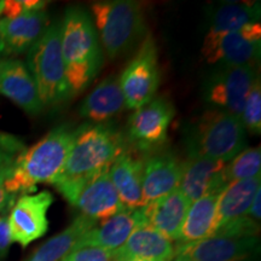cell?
Instances as JSON below:
<instances>
[{"label": "cell", "instance_id": "17", "mask_svg": "<svg viewBox=\"0 0 261 261\" xmlns=\"http://www.w3.org/2000/svg\"><path fill=\"white\" fill-rule=\"evenodd\" d=\"M71 205L85 217L94 221L109 219L119 212L126 210L114 188L109 171L103 172L83 188Z\"/></svg>", "mask_w": 261, "mask_h": 261}, {"label": "cell", "instance_id": "12", "mask_svg": "<svg viewBox=\"0 0 261 261\" xmlns=\"http://www.w3.org/2000/svg\"><path fill=\"white\" fill-rule=\"evenodd\" d=\"M257 253L259 236L254 234H215L177 246V256L194 261H255Z\"/></svg>", "mask_w": 261, "mask_h": 261}, {"label": "cell", "instance_id": "28", "mask_svg": "<svg viewBox=\"0 0 261 261\" xmlns=\"http://www.w3.org/2000/svg\"><path fill=\"white\" fill-rule=\"evenodd\" d=\"M244 129L260 135L261 132V84L259 75L250 87L240 117Z\"/></svg>", "mask_w": 261, "mask_h": 261}, {"label": "cell", "instance_id": "34", "mask_svg": "<svg viewBox=\"0 0 261 261\" xmlns=\"http://www.w3.org/2000/svg\"><path fill=\"white\" fill-rule=\"evenodd\" d=\"M247 218L255 224L260 223V219H261V189L256 192L255 197H254L252 204H250L249 211H248V213H247Z\"/></svg>", "mask_w": 261, "mask_h": 261}, {"label": "cell", "instance_id": "24", "mask_svg": "<svg viewBox=\"0 0 261 261\" xmlns=\"http://www.w3.org/2000/svg\"><path fill=\"white\" fill-rule=\"evenodd\" d=\"M219 194L204 196L190 203L179 233L178 244L198 242L215 232V218Z\"/></svg>", "mask_w": 261, "mask_h": 261}, {"label": "cell", "instance_id": "22", "mask_svg": "<svg viewBox=\"0 0 261 261\" xmlns=\"http://www.w3.org/2000/svg\"><path fill=\"white\" fill-rule=\"evenodd\" d=\"M127 109L119 76H108L81 103L80 115L92 123H104Z\"/></svg>", "mask_w": 261, "mask_h": 261}, {"label": "cell", "instance_id": "5", "mask_svg": "<svg viewBox=\"0 0 261 261\" xmlns=\"http://www.w3.org/2000/svg\"><path fill=\"white\" fill-rule=\"evenodd\" d=\"M93 24L109 58L128 52L144 37L146 24L142 5L132 0H107L91 5Z\"/></svg>", "mask_w": 261, "mask_h": 261}, {"label": "cell", "instance_id": "16", "mask_svg": "<svg viewBox=\"0 0 261 261\" xmlns=\"http://www.w3.org/2000/svg\"><path fill=\"white\" fill-rule=\"evenodd\" d=\"M181 168L182 162L171 152L149 156L143 165V204L177 190L181 178Z\"/></svg>", "mask_w": 261, "mask_h": 261}, {"label": "cell", "instance_id": "7", "mask_svg": "<svg viewBox=\"0 0 261 261\" xmlns=\"http://www.w3.org/2000/svg\"><path fill=\"white\" fill-rule=\"evenodd\" d=\"M257 75L255 67L215 65L203 81L204 102L211 109L240 119L246 98Z\"/></svg>", "mask_w": 261, "mask_h": 261}, {"label": "cell", "instance_id": "3", "mask_svg": "<svg viewBox=\"0 0 261 261\" xmlns=\"http://www.w3.org/2000/svg\"><path fill=\"white\" fill-rule=\"evenodd\" d=\"M61 50L71 96L90 86L103 67L104 54L93 21L86 11L69 8L61 22Z\"/></svg>", "mask_w": 261, "mask_h": 261}, {"label": "cell", "instance_id": "35", "mask_svg": "<svg viewBox=\"0 0 261 261\" xmlns=\"http://www.w3.org/2000/svg\"><path fill=\"white\" fill-rule=\"evenodd\" d=\"M2 8H3V2L0 0V14H2ZM0 54H4V44H3L2 34H0Z\"/></svg>", "mask_w": 261, "mask_h": 261}, {"label": "cell", "instance_id": "9", "mask_svg": "<svg viewBox=\"0 0 261 261\" xmlns=\"http://www.w3.org/2000/svg\"><path fill=\"white\" fill-rule=\"evenodd\" d=\"M126 108L137 110L154 99L160 86V67L156 42L146 35L138 52L119 76Z\"/></svg>", "mask_w": 261, "mask_h": 261}, {"label": "cell", "instance_id": "11", "mask_svg": "<svg viewBox=\"0 0 261 261\" xmlns=\"http://www.w3.org/2000/svg\"><path fill=\"white\" fill-rule=\"evenodd\" d=\"M54 203L50 191L18 196L8 215L11 241L27 247L47 232V212Z\"/></svg>", "mask_w": 261, "mask_h": 261}, {"label": "cell", "instance_id": "4", "mask_svg": "<svg viewBox=\"0 0 261 261\" xmlns=\"http://www.w3.org/2000/svg\"><path fill=\"white\" fill-rule=\"evenodd\" d=\"M247 130L238 117L208 109L188 130L189 158L230 162L247 148Z\"/></svg>", "mask_w": 261, "mask_h": 261}, {"label": "cell", "instance_id": "32", "mask_svg": "<svg viewBox=\"0 0 261 261\" xmlns=\"http://www.w3.org/2000/svg\"><path fill=\"white\" fill-rule=\"evenodd\" d=\"M8 215V211L0 213V261L4 260L8 255L10 246L12 243L9 230Z\"/></svg>", "mask_w": 261, "mask_h": 261}, {"label": "cell", "instance_id": "27", "mask_svg": "<svg viewBox=\"0 0 261 261\" xmlns=\"http://www.w3.org/2000/svg\"><path fill=\"white\" fill-rule=\"evenodd\" d=\"M261 173V150L257 148H246L237 156L227 162L225 168V178L227 184L237 180H246L260 177Z\"/></svg>", "mask_w": 261, "mask_h": 261}, {"label": "cell", "instance_id": "38", "mask_svg": "<svg viewBox=\"0 0 261 261\" xmlns=\"http://www.w3.org/2000/svg\"><path fill=\"white\" fill-rule=\"evenodd\" d=\"M0 61H2V60H0Z\"/></svg>", "mask_w": 261, "mask_h": 261}, {"label": "cell", "instance_id": "20", "mask_svg": "<svg viewBox=\"0 0 261 261\" xmlns=\"http://www.w3.org/2000/svg\"><path fill=\"white\" fill-rule=\"evenodd\" d=\"M189 205L190 202L177 189L142 207L144 225L177 242Z\"/></svg>", "mask_w": 261, "mask_h": 261}, {"label": "cell", "instance_id": "2", "mask_svg": "<svg viewBox=\"0 0 261 261\" xmlns=\"http://www.w3.org/2000/svg\"><path fill=\"white\" fill-rule=\"evenodd\" d=\"M75 135L76 129L62 125L24 149L10 167L6 191L17 197L37 191L38 184H54L64 167Z\"/></svg>", "mask_w": 261, "mask_h": 261}, {"label": "cell", "instance_id": "10", "mask_svg": "<svg viewBox=\"0 0 261 261\" xmlns=\"http://www.w3.org/2000/svg\"><path fill=\"white\" fill-rule=\"evenodd\" d=\"M175 110L163 97H156L135 110L127 125V140L143 151H151L167 142L168 129Z\"/></svg>", "mask_w": 261, "mask_h": 261}, {"label": "cell", "instance_id": "18", "mask_svg": "<svg viewBox=\"0 0 261 261\" xmlns=\"http://www.w3.org/2000/svg\"><path fill=\"white\" fill-rule=\"evenodd\" d=\"M112 254L115 261H173L177 256V246L154 228L142 225L133 231L122 247Z\"/></svg>", "mask_w": 261, "mask_h": 261}, {"label": "cell", "instance_id": "8", "mask_svg": "<svg viewBox=\"0 0 261 261\" xmlns=\"http://www.w3.org/2000/svg\"><path fill=\"white\" fill-rule=\"evenodd\" d=\"M261 54V25L249 24L238 32L205 34L202 56L210 64L257 67Z\"/></svg>", "mask_w": 261, "mask_h": 261}, {"label": "cell", "instance_id": "26", "mask_svg": "<svg viewBox=\"0 0 261 261\" xmlns=\"http://www.w3.org/2000/svg\"><path fill=\"white\" fill-rule=\"evenodd\" d=\"M259 3H225L214 6L208 16V32H238L249 24L259 23Z\"/></svg>", "mask_w": 261, "mask_h": 261}, {"label": "cell", "instance_id": "21", "mask_svg": "<svg viewBox=\"0 0 261 261\" xmlns=\"http://www.w3.org/2000/svg\"><path fill=\"white\" fill-rule=\"evenodd\" d=\"M143 165L128 151L122 152L109 168V175L120 201L126 210H138L143 205Z\"/></svg>", "mask_w": 261, "mask_h": 261}, {"label": "cell", "instance_id": "36", "mask_svg": "<svg viewBox=\"0 0 261 261\" xmlns=\"http://www.w3.org/2000/svg\"><path fill=\"white\" fill-rule=\"evenodd\" d=\"M173 261H194V260L188 259V257H185V256H175V259Z\"/></svg>", "mask_w": 261, "mask_h": 261}, {"label": "cell", "instance_id": "31", "mask_svg": "<svg viewBox=\"0 0 261 261\" xmlns=\"http://www.w3.org/2000/svg\"><path fill=\"white\" fill-rule=\"evenodd\" d=\"M63 261H115L113 254L104 249L85 247L75 249Z\"/></svg>", "mask_w": 261, "mask_h": 261}, {"label": "cell", "instance_id": "29", "mask_svg": "<svg viewBox=\"0 0 261 261\" xmlns=\"http://www.w3.org/2000/svg\"><path fill=\"white\" fill-rule=\"evenodd\" d=\"M46 4V2L40 0H4L0 17L11 18L24 12L42 11Z\"/></svg>", "mask_w": 261, "mask_h": 261}, {"label": "cell", "instance_id": "13", "mask_svg": "<svg viewBox=\"0 0 261 261\" xmlns=\"http://www.w3.org/2000/svg\"><path fill=\"white\" fill-rule=\"evenodd\" d=\"M226 162L202 158H189L182 162L178 190L192 203L204 196L219 194L227 187Z\"/></svg>", "mask_w": 261, "mask_h": 261}, {"label": "cell", "instance_id": "37", "mask_svg": "<svg viewBox=\"0 0 261 261\" xmlns=\"http://www.w3.org/2000/svg\"><path fill=\"white\" fill-rule=\"evenodd\" d=\"M126 261H145V260H139V259H130V260H126Z\"/></svg>", "mask_w": 261, "mask_h": 261}, {"label": "cell", "instance_id": "25", "mask_svg": "<svg viewBox=\"0 0 261 261\" xmlns=\"http://www.w3.org/2000/svg\"><path fill=\"white\" fill-rule=\"evenodd\" d=\"M98 223L80 214L62 232L51 237L31 254L25 261H63L75 246Z\"/></svg>", "mask_w": 261, "mask_h": 261}, {"label": "cell", "instance_id": "15", "mask_svg": "<svg viewBox=\"0 0 261 261\" xmlns=\"http://www.w3.org/2000/svg\"><path fill=\"white\" fill-rule=\"evenodd\" d=\"M0 94L31 115H37L44 109L27 65L18 60L0 61Z\"/></svg>", "mask_w": 261, "mask_h": 261}, {"label": "cell", "instance_id": "14", "mask_svg": "<svg viewBox=\"0 0 261 261\" xmlns=\"http://www.w3.org/2000/svg\"><path fill=\"white\" fill-rule=\"evenodd\" d=\"M142 225H144L142 208L123 210L96 225L76 243L75 249L92 247L113 253L122 247L133 231Z\"/></svg>", "mask_w": 261, "mask_h": 261}, {"label": "cell", "instance_id": "19", "mask_svg": "<svg viewBox=\"0 0 261 261\" xmlns=\"http://www.w3.org/2000/svg\"><path fill=\"white\" fill-rule=\"evenodd\" d=\"M46 12L33 11L11 18L0 17L4 55H21L39 40L48 27Z\"/></svg>", "mask_w": 261, "mask_h": 261}, {"label": "cell", "instance_id": "1", "mask_svg": "<svg viewBox=\"0 0 261 261\" xmlns=\"http://www.w3.org/2000/svg\"><path fill=\"white\" fill-rule=\"evenodd\" d=\"M126 151V139L107 123H86L76 129L69 155L55 185L71 204L91 180L109 171L113 162Z\"/></svg>", "mask_w": 261, "mask_h": 261}, {"label": "cell", "instance_id": "33", "mask_svg": "<svg viewBox=\"0 0 261 261\" xmlns=\"http://www.w3.org/2000/svg\"><path fill=\"white\" fill-rule=\"evenodd\" d=\"M11 165L0 166V213L4 211L11 210L12 204H14L15 198H16L14 196L10 195L5 189V180L6 178H8Z\"/></svg>", "mask_w": 261, "mask_h": 261}, {"label": "cell", "instance_id": "30", "mask_svg": "<svg viewBox=\"0 0 261 261\" xmlns=\"http://www.w3.org/2000/svg\"><path fill=\"white\" fill-rule=\"evenodd\" d=\"M24 149L21 139L0 132V166L11 165Z\"/></svg>", "mask_w": 261, "mask_h": 261}, {"label": "cell", "instance_id": "6", "mask_svg": "<svg viewBox=\"0 0 261 261\" xmlns=\"http://www.w3.org/2000/svg\"><path fill=\"white\" fill-rule=\"evenodd\" d=\"M27 68L42 107H56L71 97L61 50V23L50 24L28 50Z\"/></svg>", "mask_w": 261, "mask_h": 261}, {"label": "cell", "instance_id": "23", "mask_svg": "<svg viewBox=\"0 0 261 261\" xmlns=\"http://www.w3.org/2000/svg\"><path fill=\"white\" fill-rule=\"evenodd\" d=\"M260 189L261 177L230 182L220 192L218 200L215 232L221 227L247 217L250 204Z\"/></svg>", "mask_w": 261, "mask_h": 261}]
</instances>
